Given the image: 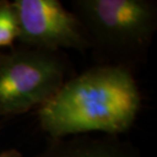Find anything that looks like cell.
I'll list each match as a JSON object with an SVG mask.
<instances>
[{
  "label": "cell",
  "instance_id": "obj_1",
  "mask_svg": "<svg viewBox=\"0 0 157 157\" xmlns=\"http://www.w3.org/2000/svg\"><path fill=\"white\" fill-rule=\"evenodd\" d=\"M141 105V93L130 68L103 64L65 81L38 108V121L50 139L119 136L134 125Z\"/></svg>",
  "mask_w": 157,
  "mask_h": 157
},
{
  "label": "cell",
  "instance_id": "obj_6",
  "mask_svg": "<svg viewBox=\"0 0 157 157\" xmlns=\"http://www.w3.org/2000/svg\"><path fill=\"white\" fill-rule=\"evenodd\" d=\"M20 35L18 18L13 3L0 0V48L13 45Z\"/></svg>",
  "mask_w": 157,
  "mask_h": 157
},
{
  "label": "cell",
  "instance_id": "obj_4",
  "mask_svg": "<svg viewBox=\"0 0 157 157\" xmlns=\"http://www.w3.org/2000/svg\"><path fill=\"white\" fill-rule=\"evenodd\" d=\"M20 35L25 47L56 52L59 49L86 51L92 43L81 21L58 0H14Z\"/></svg>",
  "mask_w": 157,
  "mask_h": 157
},
{
  "label": "cell",
  "instance_id": "obj_2",
  "mask_svg": "<svg viewBox=\"0 0 157 157\" xmlns=\"http://www.w3.org/2000/svg\"><path fill=\"white\" fill-rule=\"evenodd\" d=\"M73 12L93 46L136 52L151 43L157 28L152 0H73Z\"/></svg>",
  "mask_w": 157,
  "mask_h": 157
},
{
  "label": "cell",
  "instance_id": "obj_5",
  "mask_svg": "<svg viewBox=\"0 0 157 157\" xmlns=\"http://www.w3.org/2000/svg\"><path fill=\"white\" fill-rule=\"evenodd\" d=\"M36 157H142L130 142L119 136L78 135L51 139Z\"/></svg>",
  "mask_w": 157,
  "mask_h": 157
},
{
  "label": "cell",
  "instance_id": "obj_3",
  "mask_svg": "<svg viewBox=\"0 0 157 157\" xmlns=\"http://www.w3.org/2000/svg\"><path fill=\"white\" fill-rule=\"evenodd\" d=\"M65 74L55 52L29 47L0 52V117L38 109L63 85Z\"/></svg>",
  "mask_w": 157,
  "mask_h": 157
},
{
  "label": "cell",
  "instance_id": "obj_7",
  "mask_svg": "<svg viewBox=\"0 0 157 157\" xmlns=\"http://www.w3.org/2000/svg\"><path fill=\"white\" fill-rule=\"evenodd\" d=\"M0 157H24V156L17 149H8L0 153Z\"/></svg>",
  "mask_w": 157,
  "mask_h": 157
}]
</instances>
